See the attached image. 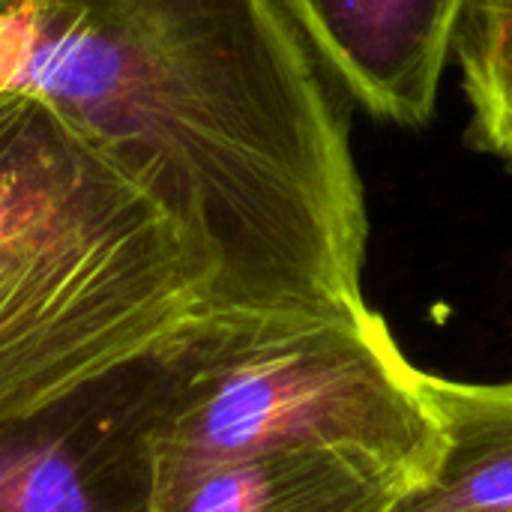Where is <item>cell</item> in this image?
I'll return each instance as SVG.
<instances>
[{
	"label": "cell",
	"instance_id": "1",
	"mask_svg": "<svg viewBox=\"0 0 512 512\" xmlns=\"http://www.w3.org/2000/svg\"><path fill=\"white\" fill-rule=\"evenodd\" d=\"M0 84L45 99L198 246V309L351 312L366 192L342 90L282 0H21Z\"/></svg>",
	"mask_w": 512,
	"mask_h": 512
},
{
	"label": "cell",
	"instance_id": "2",
	"mask_svg": "<svg viewBox=\"0 0 512 512\" xmlns=\"http://www.w3.org/2000/svg\"><path fill=\"white\" fill-rule=\"evenodd\" d=\"M204 288L186 231L45 99L0 84V420L138 363Z\"/></svg>",
	"mask_w": 512,
	"mask_h": 512
},
{
	"label": "cell",
	"instance_id": "3",
	"mask_svg": "<svg viewBox=\"0 0 512 512\" xmlns=\"http://www.w3.org/2000/svg\"><path fill=\"white\" fill-rule=\"evenodd\" d=\"M156 462L279 447L369 456L411 483L441 432L420 372L372 309H195L135 363Z\"/></svg>",
	"mask_w": 512,
	"mask_h": 512
},
{
	"label": "cell",
	"instance_id": "4",
	"mask_svg": "<svg viewBox=\"0 0 512 512\" xmlns=\"http://www.w3.org/2000/svg\"><path fill=\"white\" fill-rule=\"evenodd\" d=\"M153 477L135 363L0 420V512H150Z\"/></svg>",
	"mask_w": 512,
	"mask_h": 512
},
{
	"label": "cell",
	"instance_id": "5",
	"mask_svg": "<svg viewBox=\"0 0 512 512\" xmlns=\"http://www.w3.org/2000/svg\"><path fill=\"white\" fill-rule=\"evenodd\" d=\"M474 0H282L336 87L366 114L423 129Z\"/></svg>",
	"mask_w": 512,
	"mask_h": 512
},
{
	"label": "cell",
	"instance_id": "6",
	"mask_svg": "<svg viewBox=\"0 0 512 512\" xmlns=\"http://www.w3.org/2000/svg\"><path fill=\"white\" fill-rule=\"evenodd\" d=\"M408 480L333 447L216 462H156L150 512H390Z\"/></svg>",
	"mask_w": 512,
	"mask_h": 512
},
{
	"label": "cell",
	"instance_id": "7",
	"mask_svg": "<svg viewBox=\"0 0 512 512\" xmlns=\"http://www.w3.org/2000/svg\"><path fill=\"white\" fill-rule=\"evenodd\" d=\"M441 447L390 512H512V381L477 384L420 372Z\"/></svg>",
	"mask_w": 512,
	"mask_h": 512
},
{
	"label": "cell",
	"instance_id": "8",
	"mask_svg": "<svg viewBox=\"0 0 512 512\" xmlns=\"http://www.w3.org/2000/svg\"><path fill=\"white\" fill-rule=\"evenodd\" d=\"M456 63L471 108L468 141L512 174V0H474Z\"/></svg>",
	"mask_w": 512,
	"mask_h": 512
},
{
	"label": "cell",
	"instance_id": "9",
	"mask_svg": "<svg viewBox=\"0 0 512 512\" xmlns=\"http://www.w3.org/2000/svg\"><path fill=\"white\" fill-rule=\"evenodd\" d=\"M18 3H21V0H0V18H3V15H6L9 9H15Z\"/></svg>",
	"mask_w": 512,
	"mask_h": 512
}]
</instances>
